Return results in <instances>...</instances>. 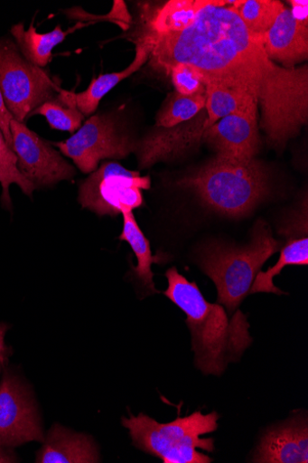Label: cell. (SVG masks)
Segmentation results:
<instances>
[{"mask_svg":"<svg viewBox=\"0 0 308 463\" xmlns=\"http://www.w3.org/2000/svg\"><path fill=\"white\" fill-rule=\"evenodd\" d=\"M292 5L291 13L294 18L302 25L308 26V3L306 0L304 2H298V0H293V2H289Z\"/></svg>","mask_w":308,"mask_h":463,"instance_id":"29","label":"cell"},{"mask_svg":"<svg viewBox=\"0 0 308 463\" xmlns=\"http://www.w3.org/2000/svg\"><path fill=\"white\" fill-rule=\"evenodd\" d=\"M61 89L42 69L30 63L10 38H0V93L14 118L30 114L56 97Z\"/></svg>","mask_w":308,"mask_h":463,"instance_id":"7","label":"cell"},{"mask_svg":"<svg viewBox=\"0 0 308 463\" xmlns=\"http://www.w3.org/2000/svg\"><path fill=\"white\" fill-rule=\"evenodd\" d=\"M195 193L213 212L229 218L247 216L269 193V174L253 158L236 162L215 156L178 182Z\"/></svg>","mask_w":308,"mask_h":463,"instance_id":"4","label":"cell"},{"mask_svg":"<svg viewBox=\"0 0 308 463\" xmlns=\"http://www.w3.org/2000/svg\"><path fill=\"white\" fill-rule=\"evenodd\" d=\"M151 188V178L126 170L116 162H105L84 180L79 203L99 216L116 217L144 204L142 190Z\"/></svg>","mask_w":308,"mask_h":463,"instance_id":"8","label":"cell"},{"mask_svg":"<svg viewBox=\"0 0 308 463\" xmlns=\"http://www.w3.org/2000/svg\"><path fill=\"white\" fill-rule=\"evenodd\" d=\"M13 119H14V117L8 109L3 94L0 93V131L3 132L10 148L14 150V139L11 131V122Z\"/></svg>","mask_w":308,"mask_h":463,"instance_id":"27","label":"cell"},{"mask_svg":"<svg viewBox=\"0 0 308 463\" xmlns=\"http://www.w3.org/2000/svg\"><path fill=\"white\" fill-rule=\"evenodd\" d=\"M218 419L216 411L205 415L198 411L173 422L160 424L140 413L123 417L122 425L128 430L136 448L160 458L164 463H210L212 458L197 449L214 450L213 439L201 436L215 431Z\"/></svg>","mask_w":308,"mask_h":463,"instance_id":"6","label":"cell"},{"mask_svg":"<svg viewBox=\"0 0 308 463\" xmlns=\"http://www.w3.org/2000/svg\"><path fill=\"white\" fill-rule=\"evenodd\" d=\"M263 48L267 57L285 68H293L308 55V26L300 24L291 10L285 8L272 28L263 35Z\"/></svg>","mask_w":308,"mask_h":463,"instance_id":"16","label":"cell"},{"mask_svg":"<svg viewBox=\"0 0 308 463\" xmlns=\"http://www.w3.org/2000/svg\"><path fill=\"white\" fill-rule=\"evenodd\" d=\"M136 143L120 131L112 115L97 114L87 119L71 137L53 146L71 158L80 172L91 175L103 159H123L135 153Z\"/></svg>","mask_w":308,"mask_h":463,"instance_id":"9","label":"cell"},{"mask_svg":"<svg viewBox=\"0 0 308 463\" xmlns=\"http://www.w3.org/2000/svg\"><path fill=\"white\" fill-rule=\"evenodd\" d=\"M4 365L0 364V372H2Z\"/></svg>","mask_w":308,"mask_h":463,"instance_id":"31","label":"cell"},{"mask_svg":"<svg viewBox=\"0 0 308 463\" xmlns=\"http://www.w3.org/2000/svg\"><path fill=\"white\" fill-rule=\"evenodd\" d=\"M205 108L191 120L172 128L153 130L136 143L135 153L142 170L162 161H170L203 143L205 132L211 128Z\"/></svg>","mask_w":308,"mask_h":463,"instance_id":"13","label":"cell"},{"mask_svg":"<svg viewBox=\"0 0 308 463\" xmlns=\"http://www.w3.org/2000/svg\"><path fill=\"white\" fill-rule=\"evenodd\" d=\"M123 231L119 240L126 241L138 260V266L132 268V274L148 290L149 294L158 293L154 282L152 265L159 262L158 257H153L149 240L140 229L134 213H123Z\"/></svg>","mask_w":308,"mask_h":463,"instance_id":"20","label":"cell"},{"mask_svg":"<svg viewBox=\"0 0 308 463\" xmlns=\"http://www.w3.org/2000/svg\"><path fill=\"white\" fill-rule=\"evenodd\" d=\"M169 75H171L175 92L181 95L193 96L206 90L204 75L192 65L186 63L175 65Z\"/></svg>","mask_w":308,"mask_h":463,"instance_id":"26","label":"cell"},{"mask_svg":"<svg viewBox=\"0 0 308 463\" xmlns=\"http://www.w3.org/2000/svg\"><path fill=\"white\" fill-rule=\"evenodd\" d=\"M41 115L47 118L54 130L75 134L82 126L85 116L78 109L73 92L61 91L52 99L35 109L29 117Z\"/></svg>","mask_w":308,"mask_h":463,"instance_id":"22","label":"cell"},{"mask_svg":"<svg viewBox=\"0 0 308 463\" xmlns=\"http://www.w3.org/2000/svg\"><path fill=\"white\" fill-rule=\"evenodd\" d=\"M283 244L274 238L266 222L258 221L253 228L251 241L244 246L213 241L200 249L197 262L214 282L217 302L227 307L230 317L250 294L264 263L276 254Z\"/></svg>","mask_w":308,"mask_h":463,"instance_id":"3","label":"cell"},{"mask_svg":"<svg viewBox=\"0 0 308 463\" xmlns=\"http://www.w3.org/2000/svg\"><path fill=\"white\" fill-rule=\"evenodd\" d=\"M149 60V50L143 39L137 43L136 56L130 65L118 72L103 74L95 78L88 89L81 93H73L78 109L86 117L94 114L100 101L117 84L130 75L138 71Z\"/></svg>","mask_w":308,"mask_h":463,"instance_id":"19","label":"cell"},{"mask_svg":"<svg viewBox=\"0 0 308 463\" xmlns=\"http://www.w3.org/2000/svg\"><path fill=\"white\" fill-rule=\"evenodd\" d=\"M19 462L14 449L0 446V463H14Z\"/></svg>","mask_w":308,"mask_h":463,"instance_id":"30","label":"cell"},{"mask_svg":"<svg viewBox=\"0 0 308 463\" xmlns=\"http://www.w3.org/2000/svg\"><path fill=\"white\" fill-rule=\"evenodd\" d=\"M36 453L37 463L99 462L95 440L88 435L73 432L61 425H54Z\"/></svg>","mask_w":308,"mask_h":463,"instance_id":"17","label":"cell"},{"mask_svg":"<svg viewBox=\"0 0 308 463\" xmlns=\"http://www.w3.org/2000/svg\"><path fill=\"white\" fill-rule=\"evenodd\" d=\"M11 131L19 171L35 189L70 181L76 175L75 167L24 123L13 119Z\"/></svg>","mask_w":308,"mask_h":463,"instance_id":"11","label":"cell"},{"mask_svg":"<svg viewBox=\"0 0 308 463\" xmlns=\"http://www.w3.org/2000/svg\"><path fill=\"white\" fill-rule=\"evenodd\" d=\"M285 237L278 262L266 272L259 271L250 288V293L266 292L278 296L286 294L275 286L274 278L287 266H307L308 264V219L307 208L294 213L280 230Z\"/></svg>","mask_w":308,"mask_h":463,"instance_id":"14","label":"cell"},{"mask_svg":"<svg viewBox=\"0 0 308 463\" xmlns=\"http://www.w3.org/2000/svg\"><path fill=\"white\" fill-rule=\"evenodd\" d=\"M14 184H17L25 195L33 197L35 187L20 173L17 156L8 146L3 132L0 131V184L3 187L0 202L8 210L13 208L10 187Z\"/></svg>","mask_w":308,"mask_h":463,"instance_id":"25","label":"cell"},{"mask_svg":"<svg viewBox=\"0 0 308 463\" xmlns=\"http://www.w3.org/2000/svg\"><path fill=\"white\" fill-rule=\"evenodd\" d=\"M165 277L164 296L187 315L196 366L205 374H222L252 344L247 317L238 310L229 318L222 305L209 303L197 284L175 268Z\"/></svg>","mask_w":308,"mask_h":463,"instance_id":"2","label":"cell"},{"mask_svg":"<svg viewBox=\"0 0 308 463\" xmlns=\"http://www.w3.org/2000/svg\"><path fill=\"white\" fill-rule=\"evenodd\" d=\"M254 462L307 463L308 427L306 418H293L272 428L261 439Z\"/></svg>","mask_w":308,"mask_h":463,"instance_id":"15","label":"cell"},{"mask_svg":"<svg viewBox=\"0 0 308 463\" xmlns=\"http://www.w3.org/2000/svg\"><path fill=\"white\" fill-rule=\"evenodd\" d=\"M221 2L202 9L188 29L173 33L149 31L142 39L151 65L170 74L178 64L200 70L204 78L226 76L257 58L263 51L262 37L248 31L238 14Z\"/></svg>","mask_w":308,"mask_h":463,"instance_id":"1","label":"cell"},{"mask_svg":"<svg viewBox=\"0 0 308 463\" xmlns=\"http://www.w3.org/2000/svg\"><path fill=\"white\" fill-rule=\"evenodd\" d=\"M205 105L206 90L193 96L171 93L156 115V128H172L191 120L205 108Z\"/></svg>","mask_w":308,"mask_h":463,"instance_id":"24","label":"cell"},{"mask_svg":"<svg viewBox=\"0 0 308 463\" xmlns=\"http://www.w3.org/2000/svg\"><path fill=\"white\" fill-rule=\"evenodd\" d=\"M219 0H171L154 15L150 31L156 33H180L193 24L199 13Z\"/></svg>","mask_w":308,"mask_h":463,"instance_id":"21","label":"cell"},{"mask_svg":"<svg viewBox=\"0 0 308 463\" xmlns=\"http://www.w3.org/2000/svg\"><path fill=\"white\" fill-rule=\"evenodd\" d=\"M257 103L219 119L204 134L203 143L210 145L217 156L236 162H247L258 153Z\"/></svg>","mask_w":308,"mask_h":463,"instance_id":"12","label":"cell"},{"mask_svg":"<svg viewBox=\"0 0 308 463\" xmlns=\"http://www.w3.org/2000/svg\"><path fill=\"white\" fill-rule=\"evenodd\" d=\"M83 26L79 24L68 31H63L59 24L50 33H41L33 24L27 31L23 24H19L13 26L12 34L23 56L33 65L42 69L51 62L53 50L62 43L66 36Z\"/></svg>","mask_w":308,"mask_h":463,"instance_id":"18","label":"cell"},{"mask_svg":"<svg viewBox=\"0 0 308 463\" xmlns=\"http://www.w3.org/2000/svg\"><path fill=\"white\" fill-rule=\"evenodd\" d=\"M9 330L8 324L0 323V364L5 367L13 354V349L6 345L5 335Z\"/></svg>","mask_w":308,"mask_h":463,"instance_id":"28","label":"cell"},{"mask_svg":"<svg viewBox=\"0 0 308 463\" xmlns=\"http://www.w3.org/2000/svg\"><path fill=\"white\" fill-rule=\"evenodd\" d=\"M256 95L268 143L283 148L307 122V65L281 67L264 55L256 76Z\"/></svg>","mask_w":308,"mask_h":463,"instance_id":"5","label":"cell"},{"mask_svg":"<svg viewBox=\"0 0 308 463\" xmlns=\"http://www.w3.org/2000/svg\"><path fill=\"white\" fill-rule=\"evenodd\" d=\"M232 9L250 33L263 38L272 28L285 5L276 0H241L236 2Z\"/></svg>","mask_w":308,"mask_h":463,"instance_id":"23","label":"cell"},{"mask_svg":"<svg viewBox=\"0 0 308 463\" xmlns=\"http://www.w3.org/2000/svg\"><path fill=\"white\" fill-rule=\"evenodd\" d=\"M45 440L36 402L21 378L6 370L0 383V446Z\"/></svg>","mask_w":308,"mask_h":463,"instance_id":"10","label":"cell"}]
</instances>
